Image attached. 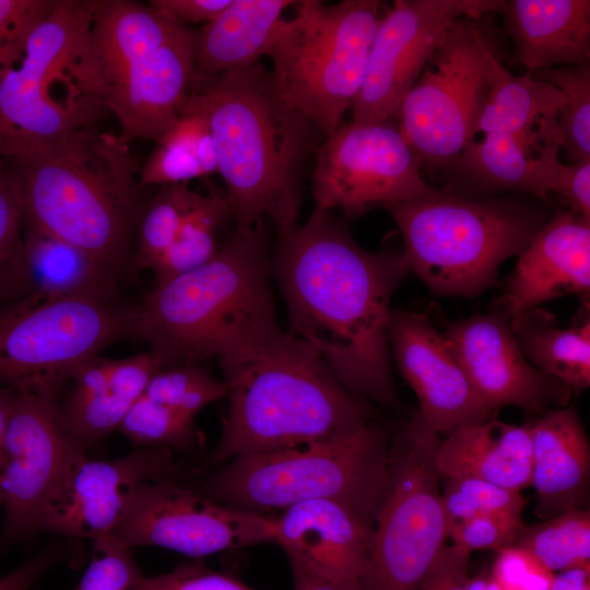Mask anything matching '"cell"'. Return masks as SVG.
<instances>
[{"label":"cell","mask_w":590,"mask_h":590,"mask_svg":"<svg viewBox=\"0 0 590 590\" xmlns=\"http://www.w3.org/2000/svg\"><path fill=\"white\" fill-rule=\"evenodd\" d=\"M13 389L3 441L2 544L39 532L44 506L76 444L60 420L59 386L23 385Z\"/></svg>","instance_id":"2e32d148"},{"label":"cell","mask_w":590,"mask_h":590,"mask_svg":"<svg viewBox=\"0 0 590 590\" xmlns=\"http://www.w3.org/2000/svg\"><path fill=\"white\" fill-rule=\"evenodd\" d=\"M500 7L502 0H396L377 26L352 120L393 119L448 26L498 13Z\"/></svg>","instance_id":"e0dca14e"},{"label":"cell","mask_w":590,"mask_h":590,"mask_svg":"<svg viewBox=\"0 0 590 590\" xmlns=\"http://www.w3.org/2000/svg\"><path fill=\"white\" fill-rule=\"evenodd\" d=\"M37 290L23 233L15 186L0 158V307Z\"/></svg>","instance_id":"d590c367"},{"label":"cell","mask_w":590,"mask_h":590,"mask_svg":"<svg viewBox=\"0 0 590 590\" xmlns=\"http://www.w3.org/2000/svg\"><path fill=\"white\" fill-rule=\"evenodd\" d=\"M532 445L531 486L541 520L589 509L590 444L575 405L550 410L526 424Z\"/></svg>","instance_id":"603a6c76"},{"label":"cell","mask_w":590,"mask_h":590,"mask_svg":"<svg viewBox=\"0 0 590 590\" xmlns=\"http://www.w3.org/2000/svg\"><path fill=\"white\" fill-rule=\"evenodd\" d=\"M468 590H504L492 577L476 576L470 578L468 582Z\"/></svg>","instance_id":"db71d44e"},{"label":"cell","mask_w":590,"mask_h":590,"mask_svg":"<svg viewBox=\"0 0 590 590\" xmlns=\"http://www.w3.org/2000/svg\"><path fill=\"white\" fill-rule=\"evenodd\" d=\"M524 523L522 515L495 512L462 521L448 530L452 545L473 551H500L515 544Z\"/></svg>","instance_id":"7bdbcfd3"},{"label":"cell","mask_w":590,"mask_h":590,"mask_svg":"<svg viewBox=\"0 0 590 590\" xmlns=\"http://www.w3.org/2000/svg\"><path fill=\"white\" fill-rule=\"evenodd\" d=\"M143 394L194 417L209 404L226 398L227 386L200 364H188L161 368Z\"/></svg>","instance_id":"ab89813d"},{"label":"cell","mask_w":590,"mask_h":590,"mask_svg":"<svg viewBox=\"0 0 590 590\" xmlns=\"http://www.w3.org/2000/svg\"><path fill=\"white\" fill-rule=\"evenodd\" d=\"M514 545L531 552L553 573L590 564V510H570L524 524Z\"/></svg>","instance_id":"836d02e7"},{"label":"cell","mask_w":590,"mask_h":590,"mask_svg":"<svg viewBox=\"0 0 590 590\" xmlns=\"http://www.w3.org/2000/svg\"><path fill=\"white\" fill-rule=\"evenodd\" d=\"M510 328L524 357L535 368L557 378L575 393L590 386V319L569 328L538 307L510 319Z\"/></svg>","instance_id":"f1b7e54d"},{"label":"cell","mask_w":590,"mask_h":590,"mask_svg":"<svg viewBox=\"0 0 590 590\" xmlns=\"http://www.w3.org/2000/svg\"><path fill=\"white\" fill-rule=\"evenodd\" d=\"M197 191L188 184L160 186L146 200L135 231L133 268L152 272L172 245Z\"/></svg>","instance_id":"8d00e7d4"},{"label":"cell","mask_w":590,"mask_h":590,"mask_svg":"<svg viewBox=\"0 0 590 590\" xmlns=\"http://www.w3.org/2000/svg\"><path fill=\"white\" fill-rule=\"evenodd\" d=\"M137 590H255L237 578L201 562H182L173 570L141 579Z\"/></svg>","instance_id":"bcb514c9"},{"label":"cell","mask_w":590,"mask_h":590,"mask_svg":"<svg viewBox=\"0 0 590 590\" xmlns=\"http://www.w3.org/2000/svg\"><path fill=\"white\" fill-rule=\"evenodd\" d=\"M529 153L511 135L491 132L472 142L442 173L448 174L445 191L465 197L506 193L532 196V163ZM533 197V196H532Z\"/></svg>","instance_id":"f546056e"},{"label":"cell","mask_w":590,"mask_h":590,"mask_svg":"<svg viewBox=\"0 0 590 590\" xmlns=\"http://www.w3.org/2000/svg\"><path fill=\"white\" fill-rule=\"evenodd\" d=\"M178 472L169 448H138L116 459L95 460L76 442L44 506L39 532L92 541L110 535L142 484Z\"/></svg>","instance_id":"ac0fdd59"},{"label":"cell","mask_w":590,"mask_h":590,"mask_svg":"<svg viewBox=\"0 0 590 590\" xmlns=\"http://www.w3.org/2000/svg\"><path fill=\"white\" fill-rule=\"evenodd\" d=\"M4 162L23 227L73 247L117 288L133 268L135 231L145 203L129 142L93 126Z\"/></svg>","instance_id":"7a4b0ae2"},{"label":"cell","mask_w":590,"mask_h":590,"mask_svg":"<svg viewBox=\"0 0 590 590\" xmlns=\"http://www.w3.org/2000/svg\"><path fill=\"white\" fill-rule=\"evenodd\" d=\"M293 574V590H363L359 579H337L306 564L288 558Z\"/></svg>","instance_id":"f907efd6"},{"label":"cell","mask_w":590,"mask_h":590,"mask_svg":"<svg viewBox=\"0 0 590 590\" xmlns=\"http://www.w3.org/2000/svg\"><path fill=\"white\" fill-rule=\"evenodd\" d=\"M310 177L315 210L358 217L430 192L397 122H342L324 137Z\"/></svg>","instance_id":"5bb4252c"},{"label":"cell","mask_w":590,"mask_h":590,"mask_svg":"<svg viewBox=\"0 0 590 590\" xmlns=\"http://www.w3.org/2000/svg\"><path fill=\"white\" fill-rule=\"evenodd\" d=\"M92 542L90 563L74 590H137L143 575L131 548L111 535Z\"/></svg>","instance_id":"b9f144b4"},{"label":"cell","mask_w":590,"mask_h":590,"mask_svg":"<svg viewBox=\"0 0 590 590\" xmlns=\"http://www.w3.org/2000/svg\"><path fill=\"white\" fill-rule=\"evenodd\" d=\"M390 438L373 420L305 446L244 455L219 465L194 492L219 504L264 512L334 499L375 524L389 465Z\"/></svg>","instance_id":"ba28073f"},{"label":"cell","mask_w":590,"mask_h":590,"mask_svg":"<svg viewBox=\"0 0 590 590\" xmlns=\"http://www.w3.org/2000/svg\"><path fill=\"white\" fill-rule=\"evenodd\" d=\"M14 398L13 388L0 387V508H2V471H3V441L9 414Z\"/></svg>","instance_id":"f5cc1de1"},{"label":"cell","mask_w":590,"mask_h":590,"mask_svg":"<svg viewBox=\"0 0 590 590\" xmlns=\"http://www.w3.org/2000/svg\"><path fill=\"white\" fill-rule=\"evenodd\" d=\"M439 436L417 410L390 438L363 590H418L448 539L435 465Z\"/></svg>","instance_id":"8fae6325"},{"label":"cell","mask_w":590,"mask_h":590,"mask_svg":"<svg viewBox=\"0 0 590 590\" xmlns=\"http://www.w3.org/2000/svg\"><path fill=\"white\" fill-rule=\"evenodd\" d=\"M475 21L461 17L448 26L393 117L432 176L446 170L477 133L497 46Z\"/></svg>","instance_id":"4fadbf2b"},{"label":"cell","mask_w":590,"mask_h":590,"mask_svg":"<svg viewBox=\"0 0 590 590\" xmlns=\"http://www.w3.org/2000/svg\"><path fill=\"white\" fill-rule=\"evenodd\" d=\"M270 270L286 305V332L315 350L351 393L398 408L388 322L410 272L402 251L367 250L345 223L314 209L304 224L276 231Z\"/></svg>","instance_id":"6da1fadb"},{"label":"cell","mask_w":590,"mask_h":590,"mask_svg":"<svg viewBox=\"0 0 590 590\" xmlns=\"http://www.w3.org/2000/svg\"><path fill=\"white\" fill-rule=\"evenodd\" d=\"M564 103V93L555 86L528 74L510 73L496 48L489 55L487 93L477 132L511 135L532 154L556 132Z\"/></svg>","instance_id":"83f0119b"},{"label":"cell","mask_w":590,"mask_h":590,"mask_svg":"<svg viewBox=\"0 0 590 590\" xmlns=\"http://www.w3.org/2000/svg\"><path fill=\"white\" fill-rule=\"evenodd\" d=\"M374 524L345 504L311 499L293 505L275 517L274 543L287 558L297 559L337 579L362 578Z\"/></svg>","instance_id":"7402d4cb"},{"label":"cell","mask_w":590,"mask_h":590,"mask_svg":"<svg viewBox=\"0 0 590 590\" xmlns=\"http://www.w3.org/2000/svg\"><path fill=\"white\" fill-rule=\"evenodd\" d=\"M231 220L234 216L225 192H197L172 245L153 271L156 284L214 258L224 241L220 233Z\"/></svg>","instance_id":"1f68e13d"},{"label":"cell","mask_w":590,"mask_h":590,"mask_svg":"<svg viewBox=\"0 0 590 590\" xmlns=\"http://www.w3.org/2000/svg\"><path fill=\"white\" fill-rule=\"evenodd\" d=\"M55 0H0V76Z\"/></svg>","instance_id":"ee69618b"},{"label":"cell","mask_w":590,"mask_h":590,"mask_svg":"<svg viewBox=\"0 0 590 590\" xmlns=\"http://www.w3.org/2000/svg\"><path fill=\"white\" fill-rule=\"evenodd\" d=\"M435 465L441 479L474 477L521 492L531 486L529 429L495 417L461 428L440 439Z\"/></svg>","instance_id":"484cf974"},{"label":"cell","mask_w":590,"mask_h":590,"mask_svg":"<svg viewBox=\"0 0 590 590\" xmlns=\"http://www.w3.org/2000/svg\"><path fill=\"white\" fill-rule=\"evenodd\" d=\"M275 517L233 508L175 477L142 484L110 535L126 547L158 546L192 558L274 542Z\"/></svg>","instance_id":"9a60e30c"},{"label":"cell","mask_w":590,"mask_h":590,"mask_svg":"<svg viewBox=\"0 0 590 590\" xmlns=\"http://www.w3.org/2000/svg\"><path fill=\"white\" fill-rule=\"evenodd\" d=\"M441 492L448 530L469 519L495 514L522 515L526 499L521 492L507 489L474 477H450Z\"/></svg>","instance_id":"60d3db41"},{"label":"cell","mask_w":590,"mask_h":590,"mask_svg":"<svg viewBox=\"0 0 590 590\" xmlns=\"http://www.w3.org/2000/svg\"><path fill=\"white\" fill-rule=\"evenodd\" d=\"M75 548L66 543L47 545L21 566L0 577V590H31L50 569L69 562L75 563Z\"/></svg>","instance_id":"7dc6e473"},{"label":"cell","mask_w":590,"mask_h":590,"mask_svg":"<svg viewBox=\"0 0 590 590\" xmlns=\"http://www.w3.org/2000/svg\"><path fill=\"white\" fill-rule=\"evenodd\" d=\"M23 233L37 290L62 293L104 288L117 292L73 247L34 229L23 227Z\"/></svg>","instance_id":"e575fe53"},{"label":"cell","mask_w":590,"mask_h":590,"mask_svg":"<svg viewBox=\"0 0 590 590\" xmlns=\"http://www.w3.org/2000/svg\"><path fill=\"white\" fill-rule=\"evenodd\" d=\"M498 13L512 44L511 62L528 73L589 62V0H502Z\"/></svg>","instance_id":"d4e9b609"},{"label":"cell","mask_w":590,"mask_h":590,"mask_svg":"<svg viewBox=\"0 0 590 590\" xmlns=\"http://www.w3.org/2000/svg\"><path fill=\"white\" fill-rule=\"evenodd\" d=\"M232 0H151L148 4L173 22L188 24L210 23Z\"/></svg>","instance_id":"681fc988"},{"label":"cell","mask_w":590,"mask_h":590,"mask_svg":"<svg viewBox=\"0 0 590 590\" xmlns=\"http://www.w3.org/2000/svg\"><path fill=\"white\" fill-rule=\"evenodd\" d=\"M116 295L36 290L0 307V387H61L105 347L132 337V306L118 305Z\"/></svg>","instance_id":"7c38bea8"},{"label":"cell","mask_w":590,"mask_h":590,"mask_svg":"<svg viewBox=\"0 0 590 590\" xmlns=\"http://www.w3.org/2000/svg\"><path fill=\"white\" fill-rule=\"evenodd\" d=\"M470 553L445 545L423 579L418 590H468Z\"/></svg>","instance_id":"c3c4849f"},{"label":"cell","mask_w":590,"mask_h":590,"mask_svg":"<svg viewBox=\"0 0 590 590\" xmlns=\"http://www.w3.org/2000/svg\"><path fill=\"white\" fill-rule=\"evenodd\" d=\"M267 52L280 95L327 137L352 109L385 13L378 0L296 1Z\"/></svg>","instance_id":"30bf717a"},{"label":"cell","mask_w":590,"mask_h":590,"mask_svg":"<svg viewBox=\"0 0 590 590\" xmlns=\"http://www.w3.org/2000/svg\"><path fill=\"white\" fill-rule=\"evenodd\" d=\"M557 132L547 137L532 163V196L550 201L558 194L568 209L590 219V162L564 164L558 160Z\"/></svg>","instance_id":"f35d334b"},{"label":"cell","mask_w":590,"mask_h":590,"mask_svg":"<svg viewBox=\"0 0 590 590\" xmlns=\"http://www.w3.org/2000/svg\"><path fill=\"white\" fill-rule=\"evenodd\" d=\"M590 294V219L556 211L534 235L505 284L499 306L509 319L566 295Z\"/></svg>","instance_id":"44dd1931"},{"label":"cell","mask_w":590,"mask_h":590,"mask_svg":"<svg viewBox=\"0 0 590 590\" xmlns=\"http://www.w3.org/2000/svg\"><path fill=\"white\" fill-rule=\"evenodd\" d=\"M551 590H590V564L559 571Z\"/></svg>","instance_id":"816d5d0a"},{"label":"cell","mask_w":590,"mask_h":590,"mask_svg":"<svg viewBox=\"0 0 590 590\" xmlns=\"http://www.w3.org/2000/svg\"><path fill=\"white\" fill-rule=\"evenodd\" d=\"M402 253L439 296L474 297L491 287L502 263L519 256L550 221V201L524 193L465 197L434 188L387 209Z\"/></svg>","instance_id":"52a82bcc"},{"label":"cell","mask_w":590,"mask_h":590,"mask_svg":"<svg viewBox=\"0 0 590 590\" xmlns=\"http://www.w3.org/2000/svg\"><path fill=\"white\" fill-rule=\"evenodd\" d=\"M194 417L142 394L118 430L138 448L165 447L189 453L200 445Z\"/></svg>","instance_id":"74e56055"},{"label":"cell","mask_w":590,"mask_h":590,"mask_svg":"<svg viewBox=\"0 0 590 590\" xmlns=\"http://www.w3.org/2000/svg\"><path fill=\"white\" fill-rule=\"evenodd\" d=\"M296 1L232 0L210 23L192 31V61L198 76L214 78L259 63Z\"/></svg>","instance_id":"4316f807"},{"label":"cell","mask_w":590,"mask_h":590,"mask_svg":"<svg viewBox=\"0 0 590 590\" xmlns=\"http://www.w3.org/2000/svg\"><path fill=\"white\" fill-rule=\"evenodd\" d=\"M482 401L493 411L517 406L541 415L569 404L573 391L522 354L502 311L474 314L442 332Z\"/></svg>","instance_id":"d6986e66"},{"label":"cell","mask_w":590,"mask_h":590,"mask_svg":"<svg viewBox=\"0 0 590 590\" xmlns=\"http://www.w3.org/2000/svg\"><path fill=\"white\" fill-rule=\"evenodd\" d=\"M156 145L140 167L143 189L188 184L217 173L214 140L206 116L188 93L179 116L155 141Z\"/></svg>","instance_id":"4dcf8cb0"},{"label":"cell","mask_w":590,"mask_h":590,"mask_svg":"<svg viewBox=\"0 0 590 590\" xmlns=\"http://www.w3.org/2000/svg\"><path fill=\"white\" fill-rule=\"evenodd\" d=\"M388 340L392 363L439 436L495 417L497 412L477 396L444 333L426 314L391 310Z\"/></svg>","instance_id":"ffe728a7"},{"label":"cell","mask_w":590,"mask_h":590,"mask_svg":"<svg viewBox=\"0 0 590 590\" xmlns=\"http://www.w3.org/2000/svg\"><path fill=\"white\" fill-rule=\"evenodd\" d=\"M489 575L504 590H551L555 577V573L519 545L498 551Z\"/></svg>","instance_id":"f6af8a7d"},{"label":"cell","mask_w":590,"mask_h":590,"mask_svg":"<svg viewBox=\"0 0 590 590\" xmlns=\"http://www.w3.org/2000/svg\"><path fill=\"white\" fill-rule=\"evenodd\" d=\"M80 67L83 90L114 114L122 140L156 141L198 78L192 30L149 4L94 0Z\"/></svg>","instance_id":"8992f818"},{"label":"cell","mask_w":590,"mask_h":590,"mask_svg":"<svg viewBox=\"0 0 590 590\" xmlns=\"http://www.w3.org/2000/svg\"><path fill=\"white\" fill-rule=\"evenodd\" d=\"M161 368L149 351L120 359L96 356L83 364L71 378L72 392L59 405L68 435L86 449L118 430Z\"/></svg>","instance_id":"cb8c5ba5"},{"label":"cell","mask_w":590,"mask_h":590,"mask_svg":"<svg viewBox=\"0 0 590 590\" xmlns=\"http://www.w3.org/2000/svg\"><path fill=\"white\" fill-rule=\"evenodd\" d=\"M189 93L209 121L235 224H296L305 167L326 135L285 103L260 63L198 76Z\"/></svg>","instance_id":"277c9868"},{"label":"cell","mask_w":590,"mask_h":590,"mask_svg":"<svg viewBox=\"0 0 590 590\" xmlns=\"http://www.w3.org/2000/svg\"><path fill=\"white\" fill-rule=\"evenodd\" d=\"M263 223L235 224L206 263L157 283L132 306V337L162 368L235 356L282 328Z\"/></svg>","instance_id":"3957f363"},{"label":"cell","mask_w":590,"mask_h":590,"mask_svg":"<svg viewBox=\"0 0 590 590\" xmlns=\"http://www.w3.org/2000/svg\"><path fill=\"white\" fill-rule=\"evenodd\" d=\"M93 7L55 0L0 76V158L32 154L101 118L105 108L80 81Z\"/></svg>","instance_id":"9c48e42d"},{"label":"cell","mask_w":590,"mask_h":590,"mask_svg":"<svg viewBox=\"0 0 590 590\" xmlns=\"http://www.w3.org/2000/svg\"><path fill=\"white\" fill-rule=\"evenodd\" d=\"M219 362L229 406L206 465L305 446L371 421L367 402L351 393L315 350L283 329Z\"/></svg>","instance_id":"5b68a950"},{"label":"cell","mask_w":590,"mask_h":590,"mask_svg":"<svg viewBox=\"0 0 590 590\" xmlns=\"http://www.w3.org/2000/svg\"><path fill=\"white\" fill-rule=\"evenodd\" d=\"M565 95L557 117V138L568 164L590 162V63L560 66L527 73Z\"/></svg>","instance_id":"d6a6232c"}]
</instances>
